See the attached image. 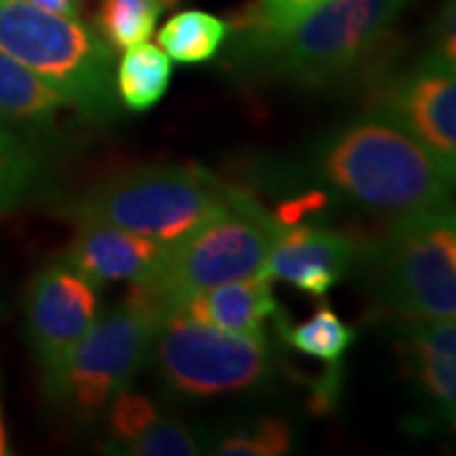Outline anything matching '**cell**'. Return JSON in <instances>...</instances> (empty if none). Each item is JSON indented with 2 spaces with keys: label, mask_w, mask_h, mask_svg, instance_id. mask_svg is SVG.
<instances>
[{
  "label": "cell",
  "mask_w": 456,
  "mask_h": 456,
  "mask_svg": "<svg viewBox=\"0 0 456 456\" xmlns=\"http://www.w3.org/2000/svg\"><path fill=\"white\" fill-rule=\"evenodd\" d=\"M413 0H322L281 28L236 23L224 61L241 77L299 86H330L378 56L395 20Z\"/></svg>",
  "instance_id": "cell-1"
},
{
  "label": "cell",
  "mask_w": 456,
  "mask_h": 456,
  "mask_svg": "<svg viewBox=\"0 0 456 456\" xmlns=\"http://www.w3.org/2000/svg\"><path fill=\"white\" fill-rule=\"evenodd\" d=\"M312 170L342 200L391 221L454 203V185L401 125L370 112L330 132Z\"/></svg>",
  "instance_id": "cell-2"
},
{
  "label": "cell",
  "mask_w": 456,
  "mask_h": 456,
  "mask_svg": "<svg viewBox=\"0 0 456 456\" xmlns=\"http://www.w3.org/2000/svg\"><path fill=\"white\" fill-rule=\"evenodd\" d=\"M281 224V216L236 188L224 208L183 239L165 244L160 264L132 284L127 302L163 325L200 289L264 274Z\"/></svg>",
  "instance_id": "cell-3"
},
{
  "label": "cell",
  "mask_w": 456,
  "mask_h": 456,
  "mask_svg": "<svg viewBox=\"0 0 456 456\" xmlns=\"http://www.w3.org/2000/svg\"><path fill=\"white\" fill-rule=\"evenodd\" d=\"M0 49L49 82L69 107L94 125L122 114L114 49L94 28L28 0H0Z\"/></svg>",
  "instance_id": "cell-4"
},
{
  "label": "cell",
  "mask_w": 456,
  "mask_h": 456,
  "mask_svg": "<svg viewBox=\"0 0 456 456\" xmlns=\"http://www.w3.org/2000/svg\"><path fill=\"white\" fill-rule=\"evenodd\" d=\"M236 185L200 165H142L89 188L69 206L77 224H107L173 244L224 208Z\"/></svg>",
  "instance_id": "cell-5"
},
{
  "label": "cell",
  "mask_w": 456,
  "mask_h": 456,
  "mask_svg": "<svg viewBox=\"0 0 456 456\" xmlns=\"http://www.w3.org/2000/svg\"><path fill=\"white\" fill-rule=\"evenodd\" d=\"M365 261L378 302L401 322L456 317V203L395 218Z\"/></svg>",
  "instance_id": "cell-6"
},
{
  "label": "cell",
  "mask_w": 456,
  "mask_h": 456,
  "mask_svg": "<svg viewBox=\"0 0 456 456\" xmlns=\"http://www.w3.org/2000/svg\"><path fill=\"white\" fill-rule=\"evenodd\" d=\"M158 327L127 299L104 312L44 383L51 403L82 424H94L114 395L127 391L145 368Z\"/></svg>",
  "instance_id": "cell-7"
},
{
  "label": "cell",
  "mask_w": 456,
  "mask_h": 456,
  "mask_svg": "<svg viewBox=\"0 0 456 456\" xmlns=\"http://www.w3.org/2000/svg\"><path fill=\"white\" fill-rule=\"evenodd\" d=\"M150 358L167 391L193 401L254 391L274 365L264 335L224 332L183 314L158 327Z\"/></svg>",
  "instance_id": "cell-8"
},
{
  "label": "cell",
  "mask_w": 456,
  "mask_h": 456,
  "mask_svg": "<svg viewBox=\"0 0 456 456\" xmlns=\"http://www.w3.org/2000/svg\"><path fill=\"white\" fill-rule=\"evenodd\" d=\"M370 107L401 125L456 188V64L428 53L378 82Z\"/></svg>",
  "instance_id": "cell-9"
},
{
  "label": "cell",
  "mask_w": 456,
  "mask_h": 456,
  "mask_svg": "<svg viewBox=\"0 0 456 456\" xmlns=\"http://www.w3.org/2000/svg\"><path fill=\"white\" fill-rule=\"evenodd\" d=\"M97 284L64 256L44 264L33 274L26 292V330L44 383L56 375L74 345L97 320Z\"/></svg>",
  "instance_id": "cell-10"
},
{
  "label": "cell",
  "mask_w": 456,
  "mask_h": 456,
  "mask_svg": "<svg viewBox=\"0 0 456 456\" xmlns=\"http://www.w3.org/2000/svg\"><path fill=\"white\" fill-rule=\"evenodd\" d=\"M281 231L269 251L264 274L302 294L322 299L350 274L360 244L345 231L281 218Z\"/></svg>",
  "instance_id": "cell-11"
},
{
  "label": "cell",
  "mask_w": 456,
  "mask_h": 456,
  "mask_svg": "<svg viewBox=\"0 0 456 456\" xmlns=\"http://www.w3.org/2000/svg\"><path fill=\"white\" fill-rule=\"evenodd\" d=\"M102 421L110 449L119 454L196 456L200 452L196 434L188 426L130 388L114 395Z\"/></svg>",
  "instance_id": "cell-12"
},
{
  "label": "cell",
  "mask_w": 456,
  "mask_h": 456,
  "mask_svg": "<svg viewBox=\"0 0 456 456\" xmlns=\"http://www.w3.org/2000/svg\"><path fill=\"white\" fill-rule=\"evenodd\" d=\"M398 350L426 406L456 426V317L403 322Z\"/></svg>",
  "instance_id": "cell-13"
},
{
  "label": "cell",
  "mask_w": 456,
  "mask_h": 456,
  "mask_svg": "<svg viewBox=\"0 0 456 456\" xmlns=\"http://www.w3.org/2000/svg\"><path fill=\"white\" fill-rule=\"evenodd\" d=\"M77 226L79 231L61 256L97 287L112 281L134 284L160 264L165 244L155 239L107 224H77Z\"/></svg>",
  "instance_id": "cell-14"
},
{
  "label": "cell",
  "mask_w": 456,
  "mask_h": 456,
  "mask_svg": "<svg viewBox=\"0 0 456 456\" xmlns=\"http://www.w3.org/2000/svg\"><path fill=\"white\" fill-rule=\"evenodd\" d=\"M272 284L274 281L266 274L216 284L185 299V305L175 314L224 332L264 335L266 320L277 312Z\"/></svg>",
  "instance_id": "cell-15"
},
{
  "label": "cell",
  "mask_w": 456,
  "mask_h": 456,
  "mask_svg": "<svg viewBox=\"0 0 456 456\" xmlns=\"http://www.w3.org/2000/svg\"><path fill=\"white\" fill-rule=\"evenodd\" d=\"M69 107L64 97L33 69L0 49V119L8 125L49 127Z\"/></svg>",
  "instance_id": "cell-16"
},
{
  "label": "cell",
  "mask_w": 456,
  "mask_h": 456,
  "mask_svg": "<svg viewBox=\"0 0 456 456\" xmlns=\"http://www.w3.org/2000/svg\"><path fill=\"white\" fill-rule=\"evenodd\" d=\"M173 79V61L152 44H137L122 51L114 69L117 97L130 112H147L167 94Z\"/></svg>",
  "instance_id": "cell-17"
},
{
  "label": "cell",
  "mask_w": 456,
  "mask_h": 456,
  "mask_svg": "<svg viewBox=\"0 0 456 456\" xmlns=\"http://www.w3.org/2000/svg\"><path fill=\"white\" fill-rule=\"evenodd\" d=\"M231 23L206 11H183L165 23L158 41L173 64H208L226 46Z\"/></svg>",
  "instance_id": "cell-18"
},
{
  "label": "cell",
  "mask_w": 456,
  "mask_h": 456,
  "mask_svg": "<svg viewBox=\"0 0 456 456\" xmlns=\"http://www.w3.org/2000/svg\"><path fill=\"white\" fill-rule=\"evenodd\" d=\"M46 183V160L18 134L13 125L0 119V213L13 211L33 198Z\"/></svg>",
  "instance_id": "cell-19"
},
{
  "label": "cell",
  "mask_w": 456,
  "mask_h": 456,
  "mask_svg": "<svg viewBox=\"0 0 456 456\" xmlns=\"http://www.w3.org/2000/svg\"><path fill=\"white\" fill-rule=\"evenodd\" d=\"M175 0H99L94 31L112 46L125 51L147 41L167 5Z\"/></svg>",
  "instance_id": "cell-20"
},
{
  "label": "cell",
  "mask_w": 456,
  "mask_h": 456,
  "mask_svg": "<svg viewBox=\"0 0 456 456\" xmlns=\"http://www.w3.org/2000/svg\"><path fill=\"white\" fill-rule=\"evenodd\" d=\"M281 335L297 353L320 360L327 368H340L345 353L355 342V330L327 305H320L305 322L284 327Z\"/></svg>",
  "instance_id": "cell-21"
},
{
  "label": "cell",
  "mask_w": 456,
  "mask_h": 456,
  "mask_svg": "<svg viewBox=\"0 0 456 456\" xmlns=\"http://www.w3.org/2000/svg\"><path fill=\"white\" fill-rule=\"evenodd\" d=\"M292 426L281 419H254L231 428L211 452L221 456H284L292 452Z\"/></svg>",
  "instance_id": "cell-22"
},
{
  "label": "cell",
  "mask_w": 456,
  "mask_h": 456,
  "mask_svg": "<svg viewBox=\"0 0 456 456\" xmlns=\"http://www.w3.org/2000/svg\"><path fill=\"white\" fill-rule=\"evenodd\" d=\"M320 3L322 0H254L246 8V16H241V20L236 23L251 26V28H281L299 16H305Z\"/></svg>",
  "instance_id": "cell-23"
},
{
  "label": "cell",
  "mask_w": 456,
  "mask_h": 456,
  "mask_svg": "<svg viewBox=\"0 0 456 456\" xmlns=\"http://www.w3.org/2000/svg\"><path fill=\"white\" fill-rule=\"evenodd\" d=\"M434 53L456 64V0H444L434 23Z\"/></svg>",
  "instance_id": "cell-24"
},
{
  "label": "cell",
  "mask_w": 456,
  "mask_h": 456,
  "mask_svg": "<svg viewBox=\"0 0 456 456\" xmlns=\"http://www.w3.org/2000/svg\"><path fill=\"white\" fill-rule=\"evenodd\" d=\"M28 3L44 8V11H51V13H59V16L79 18L86 0H28Z\"/></svg>",
  "instance_id": "cell-25"
},
{
  "label": "cell",
  "mask_w": 456,
  "mask_h": 456,
  "mask_svg": "<svg viewBox=\"0 0 456 456\" xmlns=\"http://www.w3.org/2000/svg\"><path fill=\"white\" fill-rule=\"evenodd\" d=\"M11 454V444H8V428H5V419H3V406H0V456Z\"/></svg>",
  "instance_id": "cell-26"
}]
</instances>
